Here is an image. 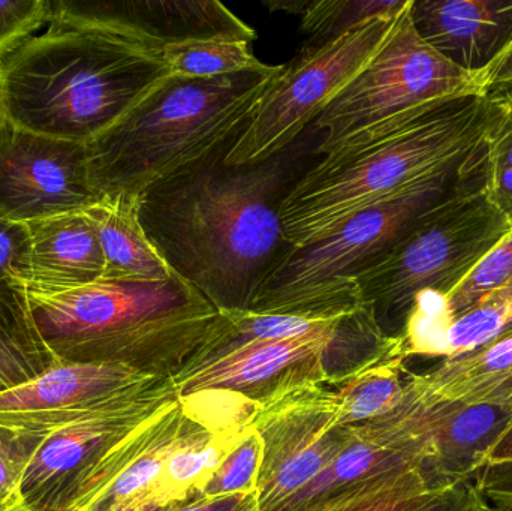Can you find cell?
Masks as SVG:
<instances>
[{"mask_svg": "<svg viewBox=\"0 0 512 511\" xmlns=\"http://www.w3.org/2000/svg\"><path fill=\"white\" fill-rule=\"evenodd\" d=\"M56 363L23 288L0 282V393L35 380Z\"/></svg>", "mask_w": 512, "mask_h": 511, "instance_id": "cb8c5ba5", "label": "cell"}, {"mask_svg": "<svg viewBox=\"0 0 512 511\" xmlns=\"http://www.w3.org/2000/svg\"><path fill=\"white\" fill-rule=\"evenodd\" d=\"M472 480L487 501H512V461L483 465Z\"/></svg>", "mask_w": 512, "mask_h": 511, "instance_id": "d590c367", "label": "cell"}, {"mask_svg": "<svg viewBox=\"0 0 512 511\" xmlns=\"http://www.w3.org/2000/svg\"><path fill=\"white\" fill-rule=\"evenodd\" d=\"M511 231L478 177L430 207L355 276L382 332L399 335L418 294L448 296Z\"/></svg>", "mask_w": 512, "mask_h": 511, "instance_id": "8992f818", "label": "cell"}, {"mask_svg": "<svg viewBox=\"0 0 512 511\" xmlns=\"http://www.w3.org/2000/svg\"><path fill=\"white\" fill-rule=\"evenodd\" d=\"M483 511H512V501H487Z\"/></svg>", "mask_w": 512, "mask_h": 511, "instance_id": "b9f144b4", "label": "cell"}, {"mask_svg": "<svg viewBox=\"0 0 512 511\" xmlns=\"http://www.w3.org/2000/svg\"><path fill=\"white\" fill-rule=\"evenodd\" d=\"M265 5L270 6L271 11H274V9H286L288 12L301 14L303 9L306 8L307 2L292 0V2H265Z\"/></svg>", "mask_w": 512, "mask_h": 511, "instance_id": "60d3db41", "label": "cell"}, {"mask_svg": "<svg viewBox=\"0 0 512 511\" xmlns=\"http://www.w3.org/2000/svg\"><path fill=\"white\" fill-rule=\"evenodd\" d=\"M512 278V231L448 296L436 294L451 323Z\"/></svg>", "mask_w": 512, "mask_h": 511, "instance_id": "4dcf8cb0", "label": "cell"}, {"mask_svg": "<svg viewBox=\"0 0 512 511\" xmlns=\"http://www.w3.org/2000/svg\"><path fill=\"white\" fill-rule=\"evenodd\" d=\"M489 96V119L477 153V177L490 200L512 224V86Z\"/></svg>", "mask_w": 512, "mask_h": 511, "instance_id": "484cf974", "label": "cell"}, {"mask_svg": "<svg viewBox=\"0 0 512 511\" xmlns=\"http://www.w3.org/2000/svg\"><path fill=\"white\" fill-rule=\"evenodd\" d=\"M439 486H432L423 468L364 483L307 511H414Z\"/></svg>", "mask_w": 512, "mask_h": 511, "instance_id": "4316f807", "label": "cell"}, {"mask_svg": "<svg viewBox=\"0 0 512 511\" xmlns=\"http://www.w3.org/2000/svg\"><path fill=\"white\" fill-rule=\"evenodd\" d=\"M183 503H162V501L156 500L155 497L147 498V500L141 501L137 506L131 507L126 511H174L177 507L182 506Z\"/></svg>", "mask_w": 512, "mask_h": 511, "instance_id": "ab89813d", "label": "cell"}, {"mask_svg": "<svg viewBox=\"0 0 512 511\" xmlns=\"http://www.w3.org/2000/svg\"><path fill=\"white\" fill-rule=\"evenodd\" d=\"M224 159L144 192L140 219L171 270L218 311H249L291 249L280 207L300 176L298 156L291 146L258 164Z\"/></svg>", "mask_w": 512, "mask_h": 511, "instance_id": "6da1fadb", "label": "cell"}, {"mask_svg": "<svg viewBox=\"0 0 512 511\" xmlns=\"http://www.w3.org/2000/svg\"><path fill=\"white\" fill-rule=\"evenodd\" d=\"M69 3L78 11L123 21L164 44L219 35L256 39L252 27L216 0H69Z\"/></svg>", "mask_w": 512, "mask_h": 511, "instance_id": "ffe728a7", "label": "cell"}, {"mask_svg": "<svg viewBox=\"0 0 512 511\" xmlns=\"http://www.w3.org/2000/svg\"><path fill=\"white\" fill-rule=\"evenodd\" d=\"M504 461H512V423L507 432L499 438L498 443L487 453L484 465L490 464V462Z\"/></svg>", "mask_w": 512, "mask_h": 511, "instance_id": "f35d334b", "label": "cell"}, {"mask_svg": "<svg viewBox=\"0 0 512 511\" xmlns=\"http://www.w3.org/2000/svg\"><path fill=\"white\" fill-rule=\"evenodd\" d=\"M487 500L474 480L463 479L450 485L439 486L417 510L414 511H483Z\"/></svg>", "mask_w": 512, "mask_h": 511, "instance_id": "e575fe53", "label": "cell"}, {"mask_svg": "<svg viewBox=\"0 0 512 511\" xmlns=\"http://www.w3.org/2000/svg\"><path fill=\"white\" fill-rule=\"evenodd\" d=\"M201 422L182 399H174L108 450L66 511H126L152 498L165 462Z\"/></svg>", "mask_w": 512, "mask_h": 511, "instance_id": "4fadbf2b", "label": "cell"}, {"mask_svg": "<svg viewBox=\"0 0 512 511\" xmlns=\"http://www.w3.org/2000/svg\"><path fill=\"white\" fill-rule=\"evenodd\" d=\"M406 0H312L301 12V27L313 44L331 41L379 15H396Z\"/></svg>", "mask_w": 512, "mask_h": 511, "instance_id": "f1b7e54d", "label": "cell"}, {"mask_svg": "<svg viewBox=\"0 0 512 511\" xmlns=\"http://www.w3.org/2000/svg\"><path fill=\"white\" fill-rule=\"evenodd\" d=\"M162 380L117 365L56 363L35 380L0 393V426L57 431Z\"/></svg>", "mask_w": 512, "mask_h": 511, "instance_id": "5bb4252c", "label": "cell"}, {"mask_svg": "<svg viewBox=\"0 0 512 511\" xmlns=\"http://www.w3.org/2000/svg\"><path fill=\"white\" fill-rule=\"evenodd\" d=\"M412 6L406 0L369 63L310 126L318 132L316 155L435 102L484 96L478 74L457 68L421 39Z\"/></svg>", "mask_w": 512, "mask_h": 511, "instance_id": "52a82bcc", "label": "cell"}, {"mask_svg": "<svg viewBox=\"0 0 512 511\" xmlns=\"http://www.w3.org/2000/svg\"><path fill=\"white\" fill-rule=\"evenodd\" d=\"M352 429L348 449L277 511H307L355 486L426 468V443L399 417L387 414Z\"/></svg>", "mask_w": 512, "mask_h": 511, "instance_id": "2e32d148", "label": "cell"}, {"mask_svg": "<svg viewBox=\"0 0 512 511\" xmlns=\"http://www.w3.org/2000/svg\"><path fill=\"white\" fill-rule=\"evenodd\" d=\"M251 425L262 440L259 510L277 511L327 470L354 441L337 425L336 392L322 384L288 390L256 407Z\"/></svg>", "mask_w": 512, "mask_h": 511, "instance_id": "30bf717a", "label": "cell"}, {"mask_svg": "<svg viewBox=\"0 0 512 511\" xmlns=\"http://www.w3.org/2000/svg\"><path fill=\"white\" fill-rule=\"evenodd\" d=\"M397 414L408 420L427 446L424 471L432 486L472 479L512 423L508 404L421 402L403 393Z\"/></svg>", "mask_w": 512, "mask_h": 511, "instance_id": "9a60e30c", "label": "cell"}, {"mask_svg": "<svg viewBox=\"0 0 512 511\" xmlns=\"http://www.w3.org/2000/svg\"><path fill=\"white\" fill-rule=\"evenodd\" d=\"M84 212L95 228L104 254L102 281L153 284L177 276L141 224L140 197H101Z\"/></svg>", "mask_w": 512, "mask_h": 511, "instance_id": "44dd1931", "label": "cell"}, {"mask_svg": "<svg viewBox=\"0 0 512 511\" xmlns=\"http://www.w3.org/2000/svg\"><path fill=\"white\" fill-rule=\"evenodd\" d=\"M50 23L0 63V114L45 137L87 144L168 75L164 42L123 21L50 0Z\"/></svg>", "mask_w": 512, "mask_h": 511, "instance_id": "7a4b0ae2", "label": "cell"}, {"mask_svg": "<svg viewBox=\"0 0 512 511\" xmlns=\"http://www.w3.org/2000/svg\"><path fill=\"white\" fill-rule=\"evenodd\" d=\"M99 200L86 144L24 131L0 114V216L32 222L81 212Z\"/></svg>", "mask_w": 512, "mask_h": 511, "instance_id": "7c38bea8", "label": "cell"}, {"mask_svg": "<svg viewBox=\"0 0 512 511\" xmlns=\"http://www.w3.org/2000/svg\"><path fill=\"white\" fill-rule=\"evenodd\" d=\"M424 42L463 71L480 74L512 36V0H414Z\"/></svg>", "mask_w": 512, "mask_h": 511, "instance_id": "e0dca14e", "label": "cell"}, {"mask_svg": "<svg viewBox=\"0 0 512 511\" xmlns=\"http://www.w3.org/2000/svg\"><path fill=\"white\" fill-rule=\"evenodd\" d=\"M48 434L0 426V507L20 501L21 479Z\"/></svg>", "mask_w": 512, "mask_h": 511, "instance_id": "1f68e13d", "label": "cell"}, {"mask_svg": "<svg viewBox=\"0 0 512 511\" xmlns=\"http://www.w3.org/2000/svg\"><path fill=\"white\" fill-rule=\"evenodd\" d=\"M32 275V243L26 222L0 216V282L24 288Z\"/></svg>", "mask_w": 512, "mask_h": 511, "instance_id": "836d02e7", "label": "cell"}, {"mask_svg": "<svg viewBox=\"0 0 512 511\" xmlns=\"http://www.w3.org/2000/svg\"><path fill=\"white\" fill-rule=\"evenodd\" d=\"M282 71L204 80L167 75L86 144L93 192L140 197L225 158Z\"/></svg>", "mask_w": 512, "mask_h": 511, "instance_id": "277c9868", "label": "cell"}, {"mask_svg": "<svg viewBox=\"0 0 512 511\" xmlns=\"http://www.w3.org/2000/svg\"><path fill=\"white\" fill-rule=\"evenodd\" d=\"M396 15L369 18L331 41L313 44L283 65L224 164H258L291 147L369 63Z\"/></svg>", "mask_w": 512, "mask_h": 511, "instance_id": "9c48e42d", "label": "cell"}, {"mask_svg": "<svg viewBox=\"0 0 512 511\" xmlns=\"http://www.w3.org/2000/svg\"><path fill=\"white\" fill-rule=\"evenodd\" d=\"M512 327V278L490 291L474 308L457 317L448 329L450 357L478 350Z\"/></svg>", "mask_w": 512, "mask_h": 511, "instance_id": "83f0119b", "label": "cell"}, {"mask_svg": "<svg viewBox=\"0 0 512 511\" xmlns=\"http://www.w3.org/2000/svg\"><path fill=\"white\" fill-rule=\"evenodd\" d=\"M50 0L0 2V63L44 24L50 23Z\"/></svg>", "mask_w": 512, "mask_h": 511, "instance_id": "d6a6232c", "label": "cell"}, {"mask_svg": "<svg viewBox=\"0 0 512 511\" xmlns=\"http://www.w3.org/2000/svg\"><path fill=\"white\" fill-rule=\"evenodd\" d=\"M478 77L484 95L496 87L512 86V36L504 50Z\"/></svg>", "mask_w": 512, "mask_h": 511, "instance_id": "74e56055", "label": "cell"}, {"mask_svg": "<svg viewBox=\"0 0 512 511\" xmlns=\"http://www.w3.org/2000/svg\"><path fill=\"white\" fill-rule=\"evenodd\" d=\"M246 426L213 429L203 420L165 462L156 479L153 497L167 504L200 498L204 486L236 446Z\"/></svg>", "mask_w": 512, "mask_h": 511, "instance_id": "603a6c76", "label": "cell"}, {"mask_svg": "<svg viewBox=\"0 0 512 511\" xmlns=\"http://www.w3.org/2000/svg\"><path fill=\"white\" fill-rule=\"evenodd\" d=\"M405 392L430 404L512 402V327L478 350L444 359L426 374L411 375Z\"/></svg>", "mask_w": 512, "mask_h": 511, "instance_id": "d6986e66", "label": "cell"}, {"mask_svg": "<svg viewBox=\"0 0 512 511\" xmlns=\"http://www.w3.org/2000/svg\"><path fill=\"white\" fill-rule=\"evenodd\" d=\"M254 41L242 36L219 35L212 38L170 42L162 48L168 75L179 78H218L225 75L271 74L280 65L261 62L252 50Z\"/></svg>", "mask_w": 512, "mask_h": 511, "instance_id": "d4e9b609", "label": "cell"}, {"mask_svg": "<svg viewBox=\"0 0 512 511\" xmlns=\"http://www.w3.org/2000/svg\"><path fill=\"white\" fill-rule=\"evenodd\" d=\"M487 119V95L445 99L325 153L283 200L286 242L291 248L316 242L358 213L465 165L480 149Z\"/></svg>", "mask_w": 512, "mask_h": 511, "instance_id": "3957f363", "label": "cell"}, {"mask_svg": "<svg viewBox=\"0 0 512 511\" xmlns=\"http://www.w3.org/2000/svg\"><path fill=\"white\" fill-rule=\"evenodd\" d=\"M174 511H261L258 495L233 494L224 497H200L197 500L183 503Z\"/></svg>", "mask_w": 512, "mask_h": 511, "instance_id": "8d00e7d4", "label": "cell"}, {"mask_svg": "<svg viewBox=\"0 0 512 511\" xmlns=\"http://www.w3.org/2000/svg\"><path fill=\"white\" fill-rule=\"evenodd\" d=\"M477 156V153H475ZM475 156L421 183L402 197L370 207L333 233L277 261L249 311L280 312L309 305L355 279L424 212L474 179Z\"/></svg>", "mask_w": 512, "mask_h": 511, "instance_id": "ba28073f", "label": "cell"}, {"mask_svg": "<svg viewBox=\"0 0 512 511\" xmlns=\"http://www.w3.org/2000/svg\"><path fill=\"white\" fill-rule=\"evenodd\" d=\"M32 275L26 290L63 293L102 281L105 258L84 210L27 222Z\"/></svg>", "mask_w": 512, "mask_h": 511, "instance_id": "ac0fdd59", "label": "cell"}, {"mask_svg": "<svg viewBox=\"0 0 512 511\" xmlns=\"http://www.w3.org/2000/svg\"><path fill=\"white\" fill-rule=\"evenodd\" d=\"M57 363H102L174 380L209 338L219 311L179 276L99 281L63 293L26 290Z\"/></svg>", "mask_w": 512, "mask_h": 511, "instance_id": "5b68a950", "label": "cell"}, {"mask_svg": "<svg viewBox=\"0 0 512 511\" xmlns=\"http://www.w3.org/2000/svg\"><path fill=\"white\" fill-rule=\"evenodd\" d=\"M177 398L173 380L158 381L50 432L21 479V503L30 511L68 510L75 492L108 450Z\"/></svg>", "mask_w": 512, "mask_h": 511, "instance_id": "8fae6325", "label": "cell"}, {"mask_svg": "<svg viewBox=\"0 0 512 511\" xmlns=\"http://www.w3.org/2000/svg\"><path fill=\"white\" fill-rule=\"evenodd\" d=\"M264 447L254 426L243 429L240 440L222 459L215 473L201 491L200 497H224L233 494H255L258 489Z\"/></svg>", "mask_w": 512, "mask_h": 511, "instance_id": "f546056e", "label": "cell"}, {"mask_svg": "<svg viewBox=\"0 0 512 511\" xmlns=\"http://www.w3.org/2000/svg\"><path fill=\"white\" fill-rule=\"evenodd\" d=\"M406 360L399 336H394L384 353L345 378L336 390L337 425H363L396 410L405 393Z\"/></svg>", "mask_w": 512, "mask_h": 511, "instance_id": "7402d4cb", "label": "cell"}, {"mask_svg": "<svg viewBox=\"0 0 512 511\" xmlns=\"http://www.w3.org/2000/svg\"><path fill=\"white\" fill-rule=\"evenodd\" d=\"M0 511H30L21 503V500L18 503L9 504V506L0 507Z\"/></svg>", "mask_w": 512, "mask_h": 511, "instance_id": "7bdbcfd3", "label": "cell"}]
</instances>
